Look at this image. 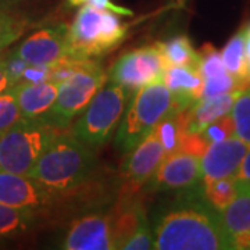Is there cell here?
I'll use <instances>...</instances> for the list:
<instances>
[{
    "label": "cell",
    "mask_w": 250,
    "mask_h": 250,
    "mask_svg": "<svg viewBox=\"0 0 250 250\" xmlns=\"http://www.w3.org/2000/svg\"><path fill=\"white\" fill-rule=\"evenodd\" d=\"M106 80L107 74L103 67L93 59H88L60 83L52 107L41 118L57 129H67L72 120L80 116L99 89L103 88Z\"/></svg>",
    "instance_id": "7"
},
{
    "label": "cell",
    "mask_w": 250,
    "mask_h": 250,
    "mask_svg": "<svg viewBox=\"0 0 250 250\" xmlns=\"http://www.w3.org/2000/svg\"><path fill=\"white\" fill-rule=\"evenodd\" d=\"M60 83L47 80L39 83H16L17 103L22 118H38L43 116L56 100Z\"/></svg>",
    "instance_id": "18"
},
{
    "label": "cell",
    "mask_w": 250,
    "mask_h": 250,
    "mask_svg": "<svg viewBox=\"0 0 250 250\" xmlns=\"http://www.w3.org/2000/svg\"><path fill=\"white\" fill-rule=\"evenodd\" d=\"M200 178V157L178 150L161 160L152 178L147 181L146 189L149 192L190 189Z\"/></svg>",
    "instance_id": "11"
},
{
    "label": "cell",
    "mask_w": 250,
    "mask_h": 250,
    "mask_svg": "<svg viewBox=\"0 0 250 250\" xmlns=\"http://www.w3.org/2000/svg\"><path fill=\"white\" fill-rule=\"evenodd\" d=\"M28 21L24 16L0 9V52L18 41L27 29Z\"/></svg>",
    "instance_id": "23"
},
{
    "label": "cell",
    "mask_w": 250,
    "mask_h": 250,
    "mask_svg": "<svg viewBox=\"0 0 250 250\" xmlns=\"http://www.w3.org/2000/svg\"><path fill=\"white\" fill-rule=\"evenodd\" d=\"M208 147V143L206 142L202 134H195V132H184L181 136L179 142V149L181 152L189 153L197 157H202L205 154L206 149Z\"/></svg>",
    "instance_id": "30"
},
{
    "label": "cell",
    "mask_w": 250,
    "mask_h": 250,
    "mask_svg": "<svg viewBox=\"0 0 250 250\" xmlns=\"http://www.w3.org/2000/svg\"><path fill=\"white\" fill-rule=\"evenodd\" d=\"M245 45H246V29L243 28L228 41V43L221 52V59L225 70L229 74H232L236 78L250 81L249 62L246 57Z\"/></svg>",
    "instance_id": "21"
},
{
    "label": "cell",
    "mask_w": 250,
    "mask_h": 250,
    "mask_svg": "<svg viewBox=\"0 0 250 250\" xmlns=\"http://www.w3.org/2000/svg\"><path fill=\"white\" fill-rule=\"evenodd\" d=\"M235 136L250 146V88L242 92L231 108Z\"/></svg>",
    "instance_id": "25"
},
{
    "label": "cell",
    "mask_w": 250,
    "mask_h": 250,
    "mask_svg": "<svg viewBox=\"0 0 250 250\" xmlns=\"http://www.w3.org/2000/svg\"><path fill=\"white\" fill-rule=\"evenodd\" d=\"M95 163L93 149L62 129L54 136L28 177L64 199L86 185Z\"/></svg>",
    "instance_id": "2"
},
{
    "label": "cell",
    "mask_w": 250,
    "mask_h": 250,
    "mask_svg": "<svg viewBox=\"0 0 250 250\" xmlns=\"http://www.w3.org/2000/svg\"><path fill=\"white\" fill-rule=\"evenodd\" d=\"M131 95V90L114 82H110L106 88H100L81 111L70 132L92 149L100 147L111 138L120 124Z\"/></svg>",
    "instance_id": "5"
},
{
    "label": "cell",
    "mask_w": 250,
    "mask_h": 250,
    "mask_svg": "<svg viewBox=\"0 0 250 250\" xmlns=\"http://www.w3.org/2000/svg\"><path fill=\"white\" fill-rule=\"evenodd\" d=\"M21 118L17 96L13 86L0 93V136Z\"/></svg>",
    "instance_id": "27"
},
{
    "label": "cell",
    "mask_w": 250,
    "mask_h": 250,
    "mask_svg": "<svg viewBox=\"0 0 250 250\" xmlns=\"http://www.w3.org/2000/svg\"><path fill=\"white\" fill-rule=\"evenodd\" d=\"M242 92H229L211 98H202L187 108V132L200 134L207 125L231 113Z\"/></svg>",
    "instance_id": "17"
},
{
    "label": "cell",
    "mask_w": 250,
    "mask_h": 250,
    "mask_svg": "<svg viewBox=\"0 0 250 250\" xmlns=\"http://www.w3.org/2000/svg\"><path fill=\"white\" fill-rule=\"evenodd\" d=\"M7 54H0V93L10 88L9 77H7Z\"/></svg>",
    "instance_id": "35"
},
{
    "label": "cell",
    "mask_w": 250,
    "mask_h": 250,
    "mask_svg": "<svg viewBox=\"0 0 250 250\" xmlns=\"http://www.w3.org/2000/svg\"><path fill=\"white\" fill-rule=\"evenodd\" d=\"M36 211L0 203V241L27 235L36 224Z\"/></svg>",
    "instance_id": "19"
},
{
    "label": "cell",
    "mask_w": 250,
    "mask_h": 250,
    "mask_svg": "<svg viewBox=\"0 0 250 250\" xmlns=\"http://www.w3.org/2000/svg\"><path fill=\"white\" fill-rule=\"evenodd\" d=\"M236 181L243 182V184H249L250 185V146L248 147V152L245 153L243 159H242L239 170L236 172Z\"/></svg>",
    "instance_id": "34"
},
{
    "label": "cell",
    "mask_w": 250,
    "mask_h": 250,
    "mask_svg": "<svg viewBox=\"0 0 250 250\" xmlns=\"http://www.w3.org/2000/svg\"><path fill=\"white\" fill-rule=\"evenodd\" d=\"M65 250H111L113 235L110 214H86L74 221L62 245Z\"/></svg>",
    "instance_id": "14"
},
{
    "label": "cell",
    "mask_w": 250,
    "mask_h": 250,
    "mask_svg": "<svg viewBox=\"0 0 250 250\" xmlns=\"http://www.w3.org/2000/svg\"><path fill=\"white\" fill-rule=\"evenodd\" d=\"M60 131L62 129L49 125L41 117H21L0 136V171L28 177Z\"/></svg>",
    "instance_id": "4"
},
{
    "label": "cell",
    "mask_w": 250,
    "mask_h": 250,
    "mask_svg": "<svg viewBox=\"0 0 250 250\" xmlns=\"http://www.w3.org/2000/svg\"><path fill=\"white\" fill-rule=\"evenodd\" d=\"M238 184L235 177L214 179L203 184V193L207 203L220 213L232 202Z\"/></svg>",
    "instance_id": "22"
},
{
    "label": "cell",
    "mask_w": 250,
    "mask_h": 250,
    "mask_svg": "<svg viewBox=\"0 0 250 250\" xmlns=\"http://www.w3.org/2000/svg\"><path fill=\"white\" fill-rule=\"evenodd\" d=\"M203 135V138L206 139V142L215 143L228 139L235 135V125H233V120L231 117V113L223 116L221 118L215 120L214 123H211L210 125H207L205 129L200 132Z\"/></svg>",
    "instance_id": "28"
},
{
    "label": "cell",
    "mask_w": 250,
    "mask_h": 250,
    "mask_svg": "<svg viewBox=\"0 0 250 250\" xmlns=\"http://www.w3.org/2000/svg\"><path fill=\"white\" fill-rule=\"evenodd\" d=\"M9 1H13V0H9Z\"/></svg>",
    "instance_id": "37"
},
{
    "label": "cell",
    "mask_w": 250,
    "mask_h": 250,
    "mask_svg": "<svg viewBox=\"0 0 250 250\" xmlns=\"http://www.w3.org/2000/svg\"><path fill=\"white\" fill-rule=\"evenodd\" d=\"M62 197L54 195L47 188L31 177L0 171V203L42 210L53 206Z\"/></svg>",
    "instance_id": "12"
},
{
    "label": "cell",
    "mask_w": 250,
    "mask_h": 250,
    "mask_svg": "<svg viewBox=\"0 0 250 250\" xmlns=\"http://www.w3.org/2000/svg\"><path fill=\"white\" fill-rule=\"evenodd\" d=\"M171 111H174L172 95L163 82L139 88L121 120L116 146L121 152H129Z\"/></svg>",
    "instance_id": "6"
},
{
    "label": "cell",
    "mask_w": 250,
    "mask_h": 250,
    "mask_svg": "<svg viewBox=\"0 0 250 250\" xmlns=\"http://www.w3.org/2000/svg\"><path fill=\"white\" fill-rule=\"evenodd\" d=\"M164 60L166 68L172 65L199 67V54L193 49L190 39L187 35H178L166 42L156 43Z\"/></svg>",
    "instance_id": "20"
},
{
    "label": "cell",
    "mask_w": 250,
    "mask_h": 250,
    "mask_svg": "<svg viewBox=\"0 0 250 250\" xmlns=\"http://www.w3.org/2000/svg\"><path fill=\"white\" fill-rule=\"evenodd\" d=\"M27 62H24L22 59H20L14 52L7 54V77H9L10 86L16 85L20 81L21 74L27 68Z\"/></svg>",
    "instance_id": "33"
},
{
    "label": "cell",
    "mask_w": 250,
    "mask_h": 250,
    "mask_svg": "<svg viewBox=\"0 0 250 250\" xmlns=\"http://www.w3.org/2000/svg\"><path fill=\"white\" fill-rule=\"evenodd\" d=\"M164 159L160 139L152 129L129 153L120 168L118 197L134 196L141 192Z\"/></svg>",
    "instance_id": "8"
},
{
    "label": "cell",
    "mask_w": 250,
    "mask_h": 250,
    "mask_svg": "<svg viewBox=\"0 0 250 250\" xmlns=\"http://www.w3.org/2000/svg\"><path fill=\"white\" fill-rule=\"evenodd\" d=\"M248 147L249 145H246L235 135L220 142L210 143L205 154L200 157V172L203 184L214 179L236 177Z\"/></svg>",
    "instance_id": "13"
},
{
    "label": "cell",
    "mask_w": 250,
    "mask_h": 250,
    "mask_svg": "<svg viewBox=\"0 0 250 250\" xmlns=\"http://www.w3.org/2000/svg\"><path fill=\"white\" fill-rule=\"evenodd\" d=\"M153 249L232 250L221 213L200 200L181 202L160 215L153 228Z\"/></svg>",
    "instance_id": "1"
},
{
    "label": "cell",
    "mask_w": 250,
    "mask_h": 250,
    "mask_svg": "<svg viewBox=\"0 0 250 250\" xmlns=\"http://www.w3.org/2000/svg\"><path fill=\"white\" fill-rule=\"evenodd\" d=\"M70 6H81V4H88L92 7L103 10H110L116 14H121V16H134V13L131 10L124 9L121 6L114 4L111 0H67Z\"/></svg>",
    "instance_id": "32"
},
{
    "label": "cell",
    "mask_w": 250,
    "mask_h": 250,
    "mask_svg": "<svg viewBox=\"0 0 250 250\" xmlns=\"http://www.w3.org/2000/svg\"><path fill=\"white\" fill-rule=\"evenodd\" d=\"M126 36V27L116 13L83 4L68 27L74 59H93L116 49Z\"/></svg>",
    "instance_id": "3"
},
{
    "label": "cell",
    "mask_w": 250,
    "mask_h": 250,
    "mask_svg": "<svg viewBox=\"0 0 250 250\" xmlns=\"http://www.w3.org/2000/svg\"><path fill=\"white\" fill-rule=\"evenodd\" d=\"M50 80V65H31L21 74V78L17 83H39L43 81Z\"/></svg>",
    "instance_id": "31"
},
{
    "label": "cell",
    "mask_w": 250,
    "mask_h": 250,
    "mask_svg": "<svg viewBox=\"0 0 250 250\" xmlns=\"http://www.w3.org/2000/svg\"><path fill=\"white\" fill-rule=\"evenodd\" d=\"M246 29V45H245V50H246V57H248V62H249V71H250V25L245 28Z\"/></svg>",
    "instance_id": "36"
},
{
    "label": "cell",
    "mask_w": 250,
    "mask_h": 250,
    "mask_svg": "<svg viewBox=\"0 0 250 250\" xmlns=\"http://www.w3.org/2000/svg\"><path fill=\"white\" fill-rule=\"evenodd\" d=\"M163 83L172 95L174 111L188 108L202 99L203 78L199 68L182 65L167 67L163 74Z\"/></svg>",
    "instance_id": "15"
},
{
    "label": "cell",
    "mask_w": 250,
    "mask_h": 250,
    "mask_svg": "<svg viewBox=\"0 0 250 250\" xmlns=\"http://www.w3.org/2000/svg\"><path fill=\"white\" fill-rule=\"evenodd\" d=\"M111 235L114 249H121L125 241L143 224L147 223L146 208L139 193L134 196L118 197L110 213Z\"/></svg>",
    "instance_id": "16"
},
{
    "label": "cell",
    "mask_w": 250,
    "mask_h": 250,
    "mask_svg": "<svg viewBox=\"0 0 250 250\" xmlns=\"http://www.w3.org/2000/svg\"><path fill=\"white\" fill-rule=\"evenodd\" d=\"M250 88V81L241 80L233 77L229 72H224L218 77L207 78L203 81L202 98H211L229 92H245Z\"/></svg>",
    "instance_id": "24"
},
{
    "label": "cell",
    "mask_w": 250,
    "mask_h": 250,
    "mask_svg": "<svg viewBox=\"0 0 250 250\" xmlns=\"http://www.w3.org/2000/svg\"><path fill=\"white\" fill-rule=\"evenodd\" d=\"M166 64L156 45L143 46L123 54L111 67L108 80L131 92L153 82H163Z\"/></svg>",
    "instance_id": "9"
},
{
    "label": "cell",
    "mask_w": 250,
    "mask_h": 250,
    "mask_svg": "<svg viewBox=\"0 0 250 250\" xmlns=\"http://www.w3.org/2000/svg\"><path fill=\"white\" fill-rule=\"evenodd\" d=\"M125 250H146L153 249V231L147 223L141 225L123 245Z\"/></svg>",
    "instance_id": "29"
},
{
    "label": "cell",
    "mask_w": 250,
    "mask_h": 250,
    "mask_svg": "<svg viewBox=\"0 0 250 250\" xmlns=\"http://www.w3.org/2000/svg\"><path fill=\"white\" fill-rule=\"evenodd\" d=\"M13 52L31 65H52L62 59L71 57L68 27L59 24L38 29Z\"/></svg>",
    "instance_id": "10"
},
{
    "label": "cell",
    "mask_w": 250,
    "mask_h": 250,
    "mask_svg": "<svg viewBox=\"0 0 250 250\" xmlns=\"http://www.w3.org/2000/svg\"><path fill=\"white\" fill-rule=\"evenodd\" d=\"M199 54V72L203 81L207 78L218 77L224 72H227L224 67L221 53L215 49L211 43H205L197 52Z\"/></svg>",
    "instance_id": "26"
}]
</instances>
